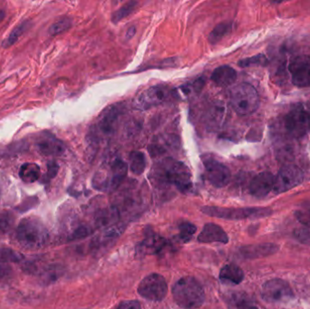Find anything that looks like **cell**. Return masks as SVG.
I'll return each instance as SVG.
<instances>
[{
    "mask_svg": "<svg viewBox=\"0 0 310 309\" xmlns=\"http://www.w3.org/2000/svg\"><path fill=\"white\" fill-rule=\"evenodd\" d=\"M138 293L144 299L159 302L167 296L168 286L162 275L153 273L146 275L140 282Z\"/></svg>",
    "mask_w": 310,
    "mask_h": 309,
    "instance_id": "cell-8",
    "label": "cell"
},
{
    "mask_svg": "<svg viewBox=\"0 0 310 309\" xmlns=\"http://www.w3.org/2000/svg\"><path fill=\"white\" fill-rule=\"evenodd\" d=\"M203 162L206 179L211 185L216 188H223L229 183L231 174L226 165L209 156L203 157Z\"/></svg>",
    "mask_w": 310,
    "mask_h": 309,
    "instance_id": "cell-10",
    "label": "cell"
},
{
    "mask_svg": "<svg viewBox=\"0 0 310 309\" xmlns=\"http://www.w3.org/2000/svg\"><path fill=\"white\" fill-rule=\"evenodd\" d=\"M267 63H268V60H267L265 55L258 54L255 56L240 61L239 65L241 68H248V67H251V66H265V65H267Z\"/></svg>",
    "mask_w": 310,
    "mask_h": 309,
    "instance_id": "cell-28",
    "label": "cell"
},
{
    "mask_svg": "<svg viewBox=\"0 0 310 309\" xmlns=\"http://www.w3.org/2000/svg\"><path fill=\"white\" fill-rule=\"evenodd\" d=\"M198 241L201 243L218 242L226 244L229 242V237L222 227L213 223H208L203 227L202 232L199 234Z\"/></svg>",
    "mask_w": 310,
    "mask_h": 309,
    "instance_id": "cell-15",
    "label": "cell"
},
{
    "mask_svg": "<svg viewBox=\"0 0 310 309\" xmlns=\"http://www.w3.org/2000/svg\"><path fill=\"white\" fill-rule=\"evenodd\" d=\"M11 272H12V270L9 266H7V264H0V279L7 277L11 274Z\"/></svg>",
    "mask_w": 310,
    "mask_h": 309,
    "instance_id": "cell-35",
    "label": "cell"
},
{
    "mask_svg": "<svg viewBox=\"0 0 310 309\" xmlns=\"http://www.w3.org/2000/svg\"><path fill=\"white\" fill-rule=\"evenodd\" d=\"M295 237L298 241L310 245V226H302L295 230Z\"/></svg>",
    "mask_w": 310,
    "mask_h": 309,
    "instance_id": "cell-31",
    "label": "cell"
},
{
    "mask_svg": "<svg viewBox=\"0 0 310 309\" xmlns=\"http://www.w3.org/2000/svg\"><path fill=\"white\" fill-rule=\"evenodd\" d=\"M127 164L121 159H115L103 166L93 179L94 188L111 192L119 188L127 174Z\"/></svg>",
    "mask_w": 310,
    "mask_h": 309,
    "instance_id": "cell-4",
    "label": "cell"
},
{
    "mask_svg": "<svg viewBox=\"0 0 310 309\" xmlns=\"http://www.w3.org/2000/svg\"><path fill=\"white\" fill-rule=\"evenodd\" d=\"M229 309H258L256 306L249 301L245 296L241 295H232L228 301Z\"/></svg>",
    "mask_w": 310,
    "mask_h": 309,
    "instance_id": "cell-25",
    "label": "cell"
},
{
    "mask_svg": "<svg viewBox=\"0 0 310 309\" xmlns=\"http://www.w3.org/2000/svg\"><path fill=\"white\" fill-rule=\"evenodd\" d=\"M296 218L303 226H310V204L304 205L303 207L297 209Z\"/></svg>",
    "mask_w": 310,
    "mask_h": 309,
    "instance_id": "cell-30",
    "label": "cell"
},
{
    "mask_svg": "<svg viewBox=\"0 0 310 309\" xmlns=\"http://www.w3.org/2000/svg\"><path fill=\"white\" fill-rule=\"evenodd\" d=\"M276 249L277 247L274 244H260L245 247L241 249V253L247 258H256L274 254Z\"/></svg>",
    "mask_w": 310,
    "mask_h": 309,
    "instance_id": "cell-21",
    "label": "cell"
},
{
    "mask_svg": "<svg viewBox=\"0 0 310 309\" xmlns=\"http://www.w3.org/2000/svg\"><path fill=\"white\" fill-rule=\"evenodd\" d=\"M38 149L43 154L48 156H59L65 152V145L52 135L43 136L38 142Z\"/></svg>",
    "mask_w": 310,
    "mask_h": 309,
    "instance_id": "cell-17",
    "label": "cell"
},
{
    "mask_svg": "<svg viewBox=\"0 0 310 309\" xmlns=\"http://www.w3.org/2000/svg\"><path fill=\"white\" fill-rule=\"evenodd\" d=\"M261 296L266 302L284 304L293 299L294 293L289 283L276 278L269 280L263 285Z\"/></svg>",
    "mask_w": 310,
    "mask_h": 309,
    "instance_id": "cell-9",
    "label": "cell"
},
{
    "mask_svg": "<svg viewBox=\"0 0 310 309\" xmlns=\"http://www.w3.org/2000/svg\"><path fill=\"white\" fill-rule=\"evenodd\" d=\"M119 115L120 108L116 106H111L103 111L97 123V127L102 134L109 135H112L115 132Z\"/></svg>",
    "mask_w": 310,
    "mask_h": 309,
    "instance_id": "cell-16",
    "label": "cell"
},
{
    "mask_svg": "<svg viewBox=\"0 0 310 309\" xmlns=\"http://www.w3.org/2000/svg\"><path fill=\"white\" fill-rule=\"evenodd\" d=\"M137 4H138L137 2L131 1V2L126 3L125 5H123L122 7H120L118 10H116L115 13L113 14L112 21L114 23H117V22L121 21V19H123L124 17H128L129 15L135 10Z\"/></svg>",
    "mask_w": 310,
    "mask_h": 309,
    "instance_id": "cell-27",
    "label": "cell"
},
{
    "mask_svg": "<svg viewBox=\"0 0 310 309\" xmlns=\"http://www.w3.org/2000/svg\"><path fill=\"white\" fill-rule=\"evenodd\" d=\"M72 22L69 18H64L62 20L56 22L54 24L51 28H50V32L52 34H58L63 33L64 31L68 30L69 27H71Z\"/></svg>",
    "mask_w": 310,
    "mask_h": 309,
    "instance_id": "cell-32",
    "label": "cell"
},
{
    "mask_svg": "<svg viewBox=\"0 0 310 309\" xmlns=\"http://www.w3.org/2000/svg\"><path fill=\"white\" fill-rule=\"evenodd\" d=\"M17 239L23 249L30 251L38 250L48 242V229L39 219L26 218L21 221L17 227Z\"/></svg>",
    "mask_w": 310,
    "mask_h": 309,
    "instance_id": "cell-3",
    "label": "cell"
},
{
    "mask_svg": "<svg viewBox=\"0 0 310 309\" xmlns=\"http://www.w3.org/2000/svg\"><path fill=\"white\" fill-rule=\"evenodd\" d=\"M130 170L136 175L142 174L146 168V158L141 152H133L129 158Z\"/></svg>",
    "mask_w": 310,
    "mask_h": 309,
    "instance_id": "cell-23",
    "label": "cell"
},
{
    "mask_svg": "<svg viewBox=\"0 0 310 309\" xmlns=\"http://www.w3.org/2000/svg\"><path fill=\"white\" fill-rule=\"evenodd\" d=\"M230 104L238 115H251L259 105L258 94L250 84L241 83L230 90Z\"/></svg>",
    "mask_w": 310,
    "mask_h": 309,
    "instance_id": "cell-5",
    "label": "cell"
},
{
    "mask_svg": "<svg viewBox=\"0 0 310 309\" xmlns=\"http://www.w3.org/2000/svg\"><path fill=\"white\" fill-rule=\"evenodd\" d=\"M237 72L229 66L216 68L211 74V80L220 86H229L235 83Z\"/></svg>",
    "mask_w": 310,
    "mask_h": 309,
    "instance_id": "cell-19",
    "label": "cell"
},
{
    "mask_svg": "<svg viewBox=\"0 0 310 309\" xmlns=\"http://www.w3.org/2000/svg\"><path fill=\"white\" fill-rule=\"evenodd\" d=\"M292 83L297 87L310 86V61L295 62L290 68Z\"/></svg>",
    "mask_w": 310,
    "mask_h": 309,
    "instance_id": "cell-14",
    "label": "cell"
},
{
    "mask_svg": "<svg viewBox=\"0 0 310 309\" xmlns=\"http://www.w3.org/2000/svg\"><path fill=\"white\" fill-rule=\"evenodd\" d=\"M232 29V24L230 22H223L216 26L213 30L209 33V41L210 44L216 45L225 37Z\"/></svg>",
    "mask_w": 310,
    "mask_h": 309,
    "instance_id": "cell-24",
    "label": "cell"
},
{
    "mask_svg": "<svg viewBox=\"0 0 310 309\" xmlns=\"http://www.w3.org/2000/svg\"><path fill=\"white\" fill-rule=\"evenodd\" d=\"M21 258V256L12 249H0V264L7 262H17Z\"/></svg>",
    "mask_w": 310,
    "mask_h": 309,
    "instance_id": "cell-29",
    "label": "cell"
},
{
    "mask_svg": "<svg viewBox=\"0 0 310 309\" xmlns=\"http://www.w3.org/2000/svg\"><path fill=\"white\" fill-rule=\"evenodd\" d=\"M58 171V165L55 162H50L48 163V174L50 178H53L57 173Z\"/></svg>",
    "mask_w": 310,
    "mask_h": 309,
    "instance_id": "cell-36",
    "label": "cell"
},
{
    "mask_svg": "<svg viewBox=\"0 0 310 309\" xmlns=\"http://www.w3.org/2000/svg\"><path fill=\"white\" fill-rule=\"evenodd\" d=\"M91 233L90 229L86 228V227H81L79 229H76L74 233L71 235V240H80L82 238H85L86 236L89 235Z\"/></svg>",
    "mask_w": 310,
    "mask_h": 309,
    "instance_id": "cell-33",
    "label": "cell"
},
{
    "mask_svg": "<svg viewBox=\"0 0 310 309\" xmlns=\"http://www.w3.org/2000/svg\"><path fill=\"white\" fill-rule=\"evenodd\" d=\"M155 176L157 182L173 185L182 193L188 192L192 187L191 173L181 161L166 159L156 169Z\"/></svg>",
    "mask_w": 310,
    "mask_h": 309,
    "instance_id": "cell-1",
    "label": "cell"
},
{
    "mask_svg": "<svg viewBox=\"0 0 310 309\" xmlns=\"http://www.w3.org/2000/svg\"><path fill=\"white\" fill-rule=\"evenodd\" d=\"M167 245V241L164 238L157 235L151 230H149L144 240L140 244L141 252H144L145 254H156L165 248Z\"/></svg>",
    "mask_w": 310,
    "mask_h": 309,
    "instance_id": "cell-18",
    "label": "cell"
},
{
    "mask_svg": "<svg viewBox=\"0 0 310 309\" xmlns=\"http://www.w3.org/2000/svg\"><path fill=\"white\" fill-rule=\"evenodd\" d=\"M303 181V172L299 168L288 165L281 169L275 177L273 190L276 193H283L299 185Z\"/></svg>",
    "mask_w": 310,
    "mask_h": 309,
    "instance_id": "cell-12",
    "label": "cell"
},
{
    "mask_svg": "<svg viewBox=\"0 0 310 309\" xmlns=\"http://www.w3.org/2000/svg\"><path fill=\"white\" fill-rule=\"evenodd\" d=\"M170 90L162 86H152L138 94L134 100L133 106L136 110H148L162 104L168 98Z\"/></svg>",
    "mask_w": 310,
    "mask_h": 309,
    "instance_id": "cell-11",
    "label": "cell"
},
{
    "mask_svg": "<svg viewBox=\"0 0 310 309\" xmlns=\"http://www.w3.org/2000/svg\"><path fill=\"white\" fill-rule=\"evenodd\" d=\"M275 177L268 172L257 175L250 182V194L256 198H263L274 188Z\"/></svg>",
    "mask_w": 310,
    "mask_h": 309,
    "instance_id": "cell-13",
    "label": "cell"
},
{
    "mask_svg": "<svg viewBox=\"0 0 310 309\" xmlns=\"http://www.w3.org/2000/svg\"><path fill=\"white\" fill-rule=\"evenodd\" d=\"M117 309H142L140 303L136 300H128L121 302Z\"/></svg>",
    "mask_w": 310,
    "mask_h": 309,
    "instance_id": "cell-34",
    "label": "cell"
},
{
    "mask_svg": "<svg viewBox=\"0 0 310 309\" xmlns=\"http://www.w3.org/2000/svg\"><path fill=\"white\" fill-rule=\"evenodd\" d=\"M135 34V27H131L129 28L127 33H126V40L131 39Z\"/></svg>",
    "mask_w": 310,
    "mask_h": 309,
    "instance_id": "cell-37",
    "label": "cell"
},
{
    "mask_svg": "<svg viewBox=\"0 0 310 309\" xmlns=\"http://www.w3.org/2000/svg\"><path fill=\"white\" fill-rule=\"evenodd\" d=\"M285 130L293 138H301L310 130V111L298 105L292 109L284 119Z\"/></svg>",
    "mask_w": 310,
    "mask_h": 309,
    "instance_id": "cell-7",
    "label": "cell"
},
{
    "mask_svg": "<svg viewBox=\"0 0 310 309\" xmlns=\"http://www.w3.org/2000/svg\"><path fill=\"white\" fill-rule=\"evenodd\" d=\"M40 168L35 163H25L19 170L21 180L26 183H33L40 177Z\"/></svg>",
    "mask_w": 310,
    "mask_h": 309,
    "instance_id": "cell-22",
    "label": "cell"
},
{
    "mask_svg": "<svg viewBox=\"0 0 310 309\" xmlns=\"http://www.w3.org/2000/svg\"><path fill=\"white\" fill-rule=\"evenodd\" d=\"M220 278L223 282L239 285L244 279V272L239 266L229 264L222 269L220 272Z\"/></svg>",
    "mask_w": 310,
    "mask_h": 309,
    "instance_id": "cell-20",
    "label": "cell"
},
{
    "mask_svg": "<svg viewBox=\"0 0 310 309\" xmlns=\"http://www.w3.org/2000/svg\"><path fill=\"white\" fill-rule=\"evenodd\" d=\"M179 238L183 243L189 242L197 231L195 225L188 222H182L179 226Z\"/></svg>",
    "mask_w": 310,
    "mask_h": 309,
    "instance_id": "cell-26",
    "label": "cell"
},
{
    "mask_svg": "<svg viewBox=\"0 0 310 309\" xmlns=\"http://www.w3.org/2000/svg\"><path fill=\"white\" fill-rule=\"evenodd\" d=\"M202 211L206 215L229 221L263 218L271 212L270 208H223L215 206H205L202 208Z\"/></svg>",
    "mask_w": 310,
    "mask_h": 309,
    "instance_id": "cell-6",
    "label": "cell"
},
{
    "mask_svg": "<svg viewBox=\"0 0 310 309\" xmlns=\"http://www.w3.org/2000/svg\"><path fill=\"white\" fill-rule=\"evenodd\" d=\"M172 296L176 304L183 309L201 308L205 301L203 286L192 276H183L174 284Z\"/></svg>",
    "mask_w": 310,
    "mask_h": 309,
    "instance_id": "cell-2",
    "label": "cell"
}]
</instances>
